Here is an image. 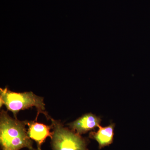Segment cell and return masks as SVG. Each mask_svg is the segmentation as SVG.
Returning a JSON list of instances; mask_svg holds the SVG:
<instances>
[{"mask_svg":"<svg viewBox=\"0 0 150 150\" xmlns=\"http://www.w3.org/2000/svg\"><path fill=\"white\" fill-rule=\"evenodd\" d=\"M27 121L13 119L2 110L0 115V142L2 150L33 149V142L28 137L25 125Z\"/></svg>","mask_w":150,"mask_h":150,"instance_id":"1","label":"cell"},{"mask_svg":"<svg viewBox=\"0 0 150 150\" xmlns=\"http://www.w3.org/2000/svg\"><path fill=\"white\" fill-rule=\"evenodd\" d=\"M0 106L5 105L7 109L13 113L16 118V114L21 110L32 107H36L38 113H43L46 117L50 118L45 112V104L43 98L37 96L32 92L16 93L11 91L7 88L0 89Z\"/></svg>","mask_w":150,"mask_h":150,"instance_id":"2","label":"cell"},{"mask_svg":"<svg viewBox=\"0 0 150 150\" xmlns=\"http://www.w3.org/2000/svg\"><path fill=\"white\" fill-rule=\"evenodd\" d=\"M52 150H87L86 142L79 135L65 128L61 123L51 119Z\"/></svg>","mask_w":150,"mask_h":150,"instance_id":"3","label":"cell"},{"mask_svg":"<svg viewBox=\"0 0 150 150\" xmlns=\"http://www.w3.org/2000/svg\"><path fill=\"white\" fill-rule=\"evenodd\" d=\"M100 122L101 119L99 117L89 113L85 114L68 125L77 134H83L98 127Z\"/></svg>","mask_w":150,"mask_h":150,"instance_id":"4","label":"cell"},{"mask_svg":"<svg viewBox=\"0 0 150 150\" xmlns=\"http://www.w3.org/2000/svg\"><path fill=\"white\" fill-rule=\"evenodd\" d=\"M28 126L27 134L31 139L37 143L38 149L41 150V146L48 137H52V132H50L52 126H48L43 123L34 122H27Z\"/></svg>","mask_w":150,"mask_h":150,"instance_id":"5","label":"cell"},{"mask_svg":"<svg viewBox=\"0 0 150 150\" xmlns=\"http://www.w3.org/2000/svg\"><path fill=\"white\" fill-rule=\"evenodd\" d=\"M114 127L115 124L113 123L105 127H103L99 125L98 126L99 129L97 132L91 133L92 137L98 142L100 147L107 146L112 143Z\"/></svg>","mask_w":150,"mask_h":150,"instance_id":"6","label":"cell"},{"mask_svg":"<svg viewBox=\"0 0 150 150\" xmlns=\"http://www.w3.org/2000/svg\"><path fill=\"white\" fill-rule=\"evenodd\" d=\"M29 150H41L39 149H33H33H29Z\"/></svg>","mask_w":150,"mask_h":150,"instance_id":"7","label":"cell"}]
</instances>
